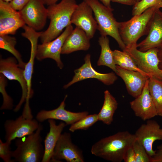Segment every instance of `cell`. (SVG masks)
Masks as SVG:
<instances>
[{
	"label": "cell",
	"instance_id": "cell-26",
	"mask_svg": "<svg viewBox=\"0 0 162 162\" xmlns=\"http://www.w3.org/2000/svg\"><path fill=\"white\" fill-rule=\"evenodd\" d=\"M16 43V39L14 37L8 34L0 35V48L12 54L17 59L19 66L24 69L26 63L22 61L20 54L15 48Z\"/></svg>",
	"mask_w": 162,
	"mask_h": 162
},
{
	"label": "cell",
	"instance_id": "cell-25",
	"mask_svg": "<svg viewBox=\"0 0 162 162\" xmlns=\"http://www.w3.org/2000/svg\"><path fill=\"white\" fill-rule=\"evenodd\" d=\"M148 86L158 116L162 117V80L150 77L148 79Z\"/></svg>",
	"mask_w": 162,
	"mask_h": 162
},
{
	"label": "cell",
	"instance_id": "cell-40",
	"mask_svg": "<svg viewBox=\"0 0 162 162\" xmlns=\"http://www.w3.org/2000/svg\"><path fill=\"white\" fill-rule=\"evenodd\" d=\"M141 0H137V2H139V1H141Z\"/></svg>",
	"mask_w": 162,
	"mask_h": 162
},
{
	"label": "cell",
	"instance_id": "cell-16",
	"mask_svg": "<svg viewBox=\"0 0 162 162\" xmlns=\"http://www.w3.org/2000/svg\"><path fill=\"white\" fill-rule=\"evenodd\" d=\"M67 97L66 95L63 100L56 108L49 110H42L36 116V119L40 122H43L49 119L62 121L66 125H71L88 115L86 111L73 112L66 110L65 100Z\"/></svg>",
	"mask_w": 162,
	"mask_h": 162
},
{
	"label": "cell",
	"instance_id": "cell-23",
	"mask_svg": "<svg viewBox=\"0 0 162 162\" xmlns=\"http://www.w3.org/2000/svg\"><path fill=\"white\" fill-rule=\"evenodd\" d=\"M98 41L101 46V50L97 62V65L106 66L116 73V65L114 62L113 51L111 50L110 46L109 38L107 36H101L99 38Z\"/></svg>",
	"mask_w": 162,
	"mask_h": 162
},
{
	"label": "cell",
	"instance_id": "cell-38",
	"mask_svg": "<svg viewBox=\"0 0 162 162\" xmlns=\"http://www.w3.org/2000/svg\"><path fill=\"white\" fill-rule=\"evenodd\" d=\"M58 0H43L45 4L48 6L56 3Z\"/></svg>",
	"mask_w": 162,
	"mask_h": 162
},
{
	"label": "cell",
	"instance_id": "cell-36",
	"mask_svg": "<svg viewBox=\"0 0 162 162\" xmlns=\"http://www.w3.org/2000/svg\"><path fill=\"white\" fill-rule=\"evenodd\" d=\"M158 55L159 60V67L162 70V46L158 49Z\"/></svg>",
	"mask_w": 162,
	"mask_h": 162
},
{
	"label": "cell",
	"instance_id": "cell-28",
	"mask_svg": "<svg viewBox=\"0 0 162 162\" xmlns=\"http://www.w3.org/2000/svg\"><path fill=\"white\" fill-rule=\"evenodd\" d=\"M6 78L2 74H0V92L3 98V104L0 110H11L13 107V101L6 91L5 87L7 84Z\"/></svg>",
	"mask_w": 162,
	"mask_h": 162
},
{
	"label": "cell",
	"instance_id": "cell-15",
	"mask_svg": "<svg viewBox=\"0 0 162 162\" xmlns=\"http://www.w3.org/2000/svg\"><path fill=\"white\" fill-rule=\"evenodd\" d=\"M134 135L136 140L144 147L150 158L155 152L152 148L154 142L162 140V128L157 122L149 119L140 127Z\"/></svg>",
	"mask_w": 162,
	"mask_h": 162
},
{
	"label": "cell",
	"instance_id": "cell-32",
	"mask_svg": "<svg viewBox=\"0 0 162 162\" xmlns=\"http://www.w3.org/2000/svg\"><path fill=\"white\" fill-rule=\"evenodd\" d=\"M31 0H12L9 2L11 7L15 10H22Z\"/></svg>",
	"mask_w": 162,
	"mask_h": 162
},
{
	"label": "cell",
	"instance_id": "cell-2",
	"mask_svg": "<svg viewBox=\"0 0 162 162\" xmlns=\"http://www.w3.org/2000/svg\"><path fill=\"white\" fill-rule=\"evenodd\" d=\"M77 5L75 0H62L58 3L48 6L47 15L50 22L40 36L42 43L54 40L64 28L72 24L71 16Z\"/></svg>",
	"mask_w": 162,
	"mask_h": 162
},
{
	"label": "cell",
	"instance_id": "cell-13",
	"mask_svg": "<svg viewBox=\"0 0 162 162\" xmlns=\"http://www.w3.org/2000/svg\"><path fill=\"white\" fill-rule=\"evenodd\" d=\"M84 60V63L81 67L74 70L75 74L72 80L64 86V88H67L76 82L87 79H96L107 85L112 84L117 79V76L113 72L101 74L95 70L91 65L90 54H86Z\"/></svg>",
	"mask_w": 162,
	"mask_h": 162
},
{
	"label": "cell",
	"instance_id": "cell-22",
	"mask_svg": "<svg viewBox=\"0 0 162 162\" xmlns=\"http://www.w3.org/2000/svg\"><path fill=\"white\" fill-rule=\"evenodd\" d=\"M104 100L102 107L98 114V120L107 125L113 121L114 114L118 107V103L115 98L108 90L104 92Z\"/></svg>",
	"mask_w": 162,
	"mask_h": 162
},
{
	"label": "cell",
	"instance_id": "cell-4",
	"mask_svg": "<svg viewBox=\"0 0 162 162\" xmlns=\"http://www.w3.org/2000/svg\"><path fill=\"white\" fill-rule=\"evenodd\" d=\"M43 130L40 124L32 134L16 139V149L13 151L14 162H39L42 161L44 152L41 133Z\"/></svg>",
	"mask_w": 162,
	"mask_h": 162
},
{
	"label": "cell",
	"instance_id": "cell-33",
	"mask_svg": "<svg viewBox=\"0 0 162 162\" xmlns=\"http://www.w3.org/2000/svg\"><path fill=\"white\" fill-rule=\"evenodd\" d=\"M123 160L125 162H136L133 146L126 151L124 156Z\"/></svg>",
	"mask_w": 162,
	"mask_h": 162
},
{
	"label": "cell",
	"instance_id": "cell-20",
	"mask_svg": "<svg viewBox=\"0 0 162 162\" xmlns=\"http://www.w3.org/2000/svg\"><path fill=\"white\" fill-rule=\"evenodd\" d=\"M90 39L85 32L76 27L66 38L61 54H69L79 50H87L90 47Z\"/></svg>",
	"mask_w": 162,
	"mask_h": 162
},
{
	"label": "cell",
	"instance_id": "cell-11",
	"mask_svg": "<svg viewBox=\"0 0 162 162\" xmlns=\"http://www.w3.org/2000/svg\"><path fill=\"white\" fill-rule=\"evenodd\" d=\"M73 29L70 25L66 27L63 32L54 40L42 44H38L36 58L39 61L46 58L55 60L57 66L61 69L64 67L60 58L62 49L67 37Z\"/></svg>",
	"mask_w": 162,
	"mask_h": 162
},
{
	"label": "cell",
	"instance_id": "cell-34",
	"mask_svg": "<svg viewBox=\"0 0 162 162\" xmlns=\"http://www.w3.org/2000/svg\"><path fill=\"white\" fill-rule=\"evenodd\" d=\"M150 162H162V144L158 147L154 154L150 158Z\"/></svg>",
	"mask_w": 162,
	"mask_h": 162
},
{
	"label": "cell",
	"instance_id": "cell-39",
	"mask_svg": "<svg viewBox=\"0 0 162 162\" xmlns=\"http://www.w3.org/2000/svg\"><path fill=\"white\" fill-rule=\"evenodd\" d=\"M2 0L5 2H10L12 0Z\"/></svg>",
	"mask_w": 162,
	"mask_h": 162
},
{
	"label": "cell",
	"instance_id": "cell-6",
	"mask_svg": "<svg viewBox=\"0 0 162 162\" xmlns=\"http://www.w3.org/2000/svg\"><path fill=\"white\" fill-rule=\"evenodd\" d=\"M137 46L126 47L123 51L128 54L134 60L138 67L142 71L152 76L162 80V70L159 67L158 48L142 52Z\"/></svg>",
	"mask_w": 162,
	"mask_h": 162
},
{
	"label": "cell",
	"instance_id": "cell-1",
	"mask_svg": "<svg viewBox=\"0 0 162 162\" xmlns=\"http://www.w3.org/2000/svg\"><path fill=\"white\" fill-rule=\"evenodd\" d=\"M136 140L134 134L127 131H120L101 139L94 144L92 154L112 162L123 160L124 154Z\"/></svg>",
	"mask_w": 162,
	"mask_h": 162
},
{
	"label": "cell",
	"instance_id": "cell-3",
	"mask_svg": "<svg viewBox=\"0 0 162 162\" xmlns=\"http://www.w3.org/2000/svg\"><path fill=\"white\" fill-rule=\"evenodd\" d=\"M162 7L156 5L141 14L133 16L130 20L118 23L120 37L126 47L137 46V42L142 36L147 35L150 22L155 11Z\"/></svg>",
	"mask_w": 162,
	"mask_h": 162
},
{
	"label": "cell",
	"instance_id": "cell-14",
	"mask_svg": "<svg viewBox=\"0 0 162 162\" xmlns=\"http://www.w3.org/2000/svg\"><path fill=\"white\" fill-rule=\"evenodd\" d=\"M91 7L84 0L77 4L71 16V24L83 30L88 37L92 38L97 29V24L92 15Z\"/></svg>",
	"mask_w": 162,
	"mask_h": 162
},
{
	"label": "cell",
	"instance_id": "cell-17",
	"mask_svg": "<svg viewBox=\"0 0 162 162\" xmlns=\"http://www.w3.org/2000/svg\"><path fill=\"white\" fill-rule=\"evenodd\" d=\"M162 46V11L160 9L154 13L151 19L149 31L146 38L137 44V47L141 51L158 49Z\"/></svg>",
	"mask_w": 162,
	"mask_h": 162
},
{
	"label": "cell",
	"instance_id": "cell-35",
	"mask_svg": "<svg viewBox=\"0 0 162 162\" xmlns=\"http://www.w3.org/2000/svg\"><path fill=\"white\" fill-rule=\"evenodd\" d=\"M111 2L127 5L134 6L137 2V0H111Z\"/></svg>",
	"mask_w": 162,
	"mask_h": 162
},
{
	"label": "cell",
	"instance_id": "cell-7",
	"mask_svg": "<svg viewBox=\"0 0 162 162\" xmlns=\"http://www.w3.org/2000/svg\"><path fill=\"white\" fill-rule=\"evenodd\" d=\"M84 162L82 150L73 143L71 135L64 132L60 136L55 147L52 162Z\"/></svg>",
	"mask_w": 162,
	"mask_h": 162
},
{
	"label": "cell",
	"instance_id": "cell-19",
	"mask_svg": "<svg viewBox=\"0 0 162 162\" xmlns=\"http://www.w3.org/2000/svg\"><path fill=\"white\" fill-rule=\"evenodd\" d=\"M116 74L124 81L128 93L136 98L141 93L148 77L137 71L124 69L116 65Z\"/></svg>",
	"mask_w": 162,
	"mask_h": 162
},
{
	"label": "cell",
	"instance_id": "cell-41",
	"mask_svg": "<svg viewBox=\"0 0 162 162\" xmlns=\"http://www.w3.org/2000/svg\"><path fill=\"white\" fill-rule=\"evenodd\" d=\"M161 0V1L162 2V0Z\"/></svg>",
	"mask_w": 162,
	"mask_h": 162
},
{
	"label": "cell",
	"instance_id": "cell-5",
	"mask_svg": "<svg viewBox=\"0 0 162 162\" xmlns=\"http://www.w3.org/2000/svg\"><path fill=\"white\" fill-rule=\"evenodd\" d=\"M91 7L97 24V29L101 36H110L113 38L119 47L124 51L126 46L120 35L118 23L114 16L113 9L109 8L98 0H84Z\"/></svg>",
	"mask_w": 162,
	"mask_h": 162
},
{
	"label": "cell",
	"instance_id": "cell-24",
	"mask_svg": "<svg viewBox=\"0 0 162 162\" xmlns=\"http://www.w3.org/2000/svg\"><path fill=\"white\" fill-rule=\"evenodd\" d=\"M113 55L116 65L125 70L138 71L145 76L150 77L138 67L133 59L124 51L115 50L113 51Z\"/></svg>",
	"mask_w": 162,
	"mask_h": 162
},
{
	"label": "cell",
	"instance_id": "cell-21",
	"mask_svg": "<svg viewBox=\"0 0 162 162\" xmlns=\"http://www.w3.org/2000/svg\"><path fill=\"white\" fill-rule=\"evenodd\" d=\"M50 130L44 141V152L42 162H52L54 150L64 128L67 125L64 122L57 124L55 120H48Z\"/></svg>",
	"mask_w": 162,
	"mask_h": 162
},
{
	"label": "cell",
	"instance_id": "cell-27",
	"mask_svg": "<svg viewBox=\"0 0 162 162\" xmlns=\"http://www.w3.org/2000/svg\"><path fill=\"white\" fill-rule=\"evenodd\" d=\"M98 121V114L88 115L71 125L69 130L74 132L77 130H86Z\"/></svg>",
	"mask_w": 162,
	"mask_h": 162
},
{
	"label": "cell",
	"instance_id": "cell-8",
	"mask_svg": "<svg viewBox=\"0 0 162 162\" xmlns=\"http://www.w3.org/2000/svg\"><path fill=\"white\" fill-rule=\"evenodd\" d=\"M36 119L23 115L15 120L8 119L4 124L6 141L28 136L35 131L41 124Z\"/></svg>",
	"mask_w": 162,
	"mask_h": 162
},
{
	"label": "cell",
	"instance_id": "cell-12",
	"mask_svg": "<svg viewBox=\"0 0 162 162\" xmlns=\"http://www.w3.org/2000/svg\"><path fill=\"white\" fill-rule=\"evenodd\" d=\"M25 25L19 11L13 8L9 2L0 0V35L14 34Z\"/></svg>",
	"mask_w": 162,
	"mask_h": 162
},
{
	"label": "cell",
	"instance_id": "cell-18",
	"mask_svg": "<svg viewBox=\"0 0 162 162\" xmlns=\"http://www.w3.org/2000/svg\"><path fill=\"white\" fill-rule=\"evenodd\" d=\"M148 79L146 82L141 94L130 104L135 116L144 121L150 119L158 116L157 110L150 94Z\"/></svg>",
	"mask_w": 162,
	"mask_h": 162
},
{
	"label": "cell",
	"instance_id": "cell-37",
	"mask_svg": "<svg viewBox=\"0 0 162 162\" xmlns=\"http://www.w3.org/2000/svg\"><path fill=\"white\" fill-rule=\"evenodd\" d=\"M100 2L104 5L109 8H111V0H98Z\"/></svg>",
	"mask_w": 162,
	"mask_h": 162
},
{
	"label": "cell",
	"instance_id": "cell-9",
	"mask_svg": "<svg viewBox=\"0 0 162 162\" xmlns=\"http://www.w3.org/2000/svg\"><path fill=\"white\" fill-rule=\"evenodd\" d=\"M15 57H9L5 59L1 58L0 60V73L10 80L17 81L22 89V95L19 103L14 110L18 111L22 104L26 101L28 97L27 84L24 75V69L20 68Z\"/></svg>",
	"mask_w": 162,
	"mask_h": 162
},
{
	"label": "cell",
	"instance_id": "cell-10",
	"mask_svg": "<svg viewBox=\"0 0 162 162\" xmlns=\"http://www.w3.org/2000/svg\"><path fill=\"white\" fill-rule=\"evenodd\" d=\"M43 0H31L19 11L26 25L36 31L42 30L48 18L47 9Z\"/></svg>",
	"mask_w": 162,
	"mask_h": 162
},
{
	"label": "cell",
	"instance_id": "cell-30",
	"mask_svg": "<svg viewBox=\"0 0 162 162\" xmlns=\"http://www.w3.org/2000/svg\"><path fill=\"white\" fill-rule=\"evenodd\" d=\"M133 148L136 162H150V157L145 149L136 140L133 144Z\"/></svg>",
	"mask_w": 162,
	"mask_h": 162
},
{
	"label": "cell",
	"instance_id": "cell-31",
	"mask_svg": "<svg viewBox=\"0 0 162 162\" xmlns=\"http://www.w3.org/2000/svg\"><path fill=\"white\" fill-rule=\"evenodd\" d=\"M11 142H3L0 139V157L5 162H14L13 158V151L11 150Z\"/></svg>",
	"mask_w": 162,
	"mask_h": 162
},
{
	"label": "cell",
	"instance_id": "cell-29",
	"mask_svg": "<svg viewBox=\"0 0 162 162\" xmlns=\"http://www.w3.org/2000/svg\"><path fill=\"white\" fill-rule=\"evenodd\" d=\"M159 5L162 8L161 0H141L133 6L132 10L133 16L139 15L152 6Z\"/></svg>",
	"mask_w": 162,
	"mask_h": 162
}]
</instances>
